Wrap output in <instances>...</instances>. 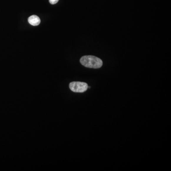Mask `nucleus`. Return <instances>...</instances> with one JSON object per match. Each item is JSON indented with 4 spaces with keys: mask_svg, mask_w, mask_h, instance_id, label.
Wrapping results in <instances>:
<instances>
[{
    "mask_svg": "<svg viewBox=\"0 0 171 171\" xmlns=\"http://www.w3.org/2000/svg\"><path fill=\"white\" fill-rule=\"evenodd\" d=\"M80 63L87 68L99 69L103 65V62L99 58L94 56H84L80 59Z\"/></svg>",
    "mask_w": 171,
    "mask_h": 171,
    "instance_id": "f257e3e1",
    "label": "nucleus"
},
{
    "mask_svg": "<svg viewBox=\"0 0 171 171\" xmlns=\"http://www.w3.org/2000/svg\"><path fill=\"white\" fill-rule=\"evenodd\" d=\"M69 89L73 92L75 93H83L87 90L88 85L86 83L73 81L69 85Z\"/></svg>",
    "mask_w": 171,
    "mask_h": 171,
    "instance_id": "f03ea898",
    "label": "nucleus"
},
{
    "mask_svg": "<svg viewBox=\"0 0 171 171\" xmlns=\"http://www.w3.org/2000/svg\"><path fill=\"white\" fill-rule=\"evenodd\" d=\"M28 22L30 24L33 26H37L41 23V20L38 16L33 15L30 16L28 18Z\"/></svg>",
    "mask_w": 171,
    "mask_h": 171,
    "instance_id": "7ed1b4c3",
    "label": "nucleus"
},
{
    "mask_svg": "<svg viewBox=\"0 0 171 171\" xmlns=\"http://www.w3.org/2000/svg\"><path fill=\"white\" fill-rule=\"evenodd\" d=\"M59 0H49V2L52 4H57Z\"/></svg>",
    "mask_w": 171,
    "mask_h": 171,
    "instance_id": "20e7f679",
    "label": "nucleus"
}]
</instances>
